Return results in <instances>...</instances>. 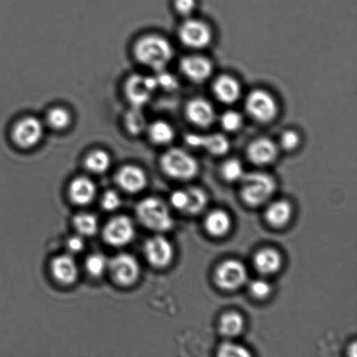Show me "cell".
Masks as SVG:
<instances>
[{
    "mask_svg": "<svg viewBox=\"0 0 357 357\" xmlns=\"http://www.w3.org/2000/svg\"><path fill=\"white\" fill-rule=\"evenodd\" d=\"M132 52L139 64L155 73L165 70L174 55L170 42L157 34L144 35L138 38Z\"/></svg>",
    "mask_w": 357,
    "mask_h": 357,
    "instance_id": "obj_1",
    "label": "cell"
},
{
    "mask_svg": "<svg viewBox=\"0 0 357 357\" xmlns=\"http://www.w3.org/2000/svg\"><path fill=\"white\" fill-rule=\"evenodd\" d=\"M136 215L143 226L155 232H167L174 227L169 208L160 198L143 199L136 206Z\"/></svg>",
    "mask_w": 357,
    "mask_h": 357,
    "instance_id": "obj_2",
    "label": "cell"
},
{
    "mask_svg": "<svg viewBox=\"0 0 357 357\" xmlns=\"http://www.w3.org/2000/svg\"><path fill=\"white\" fill-rule=\"evenodd\" d=\"M241 181V198L250 206L264 204L275 191L274 178L268 174L254 172L244 174Z\"/></svg>",
    "mask_w": 357,
    "mask_h": 357,
    "instance_id": "obj_3",
    "label": "cell"
},
{
    "mask_svg": "<svg viewBox=\"0 0 357 357\" xmlns=\"http://www.w3.org/2000/svg\"><path fill=\"white\" fill-rule=\"evenodd\" d=\"M160 164L164 174L174 180H191L199 171L198 162L195 157L178 148L167 150L160 158Z\"/></svg>",
    "mask_w": 357,
    "mask_h": 357,
    "instance_id": "obj_4",
    "label": "cell"
},
{
    "mask_svg": "<svg viewBox=\"0 0 357 357\" xmlns=\"http://www.w3.org/2000/svg\"><path fill=\"white\" fill-rule=\"evenodd\" d=\"M45 123L35 116H24L13 125L10 136L17 148L31 149L37 146L43 139Z\"/></svg>",
    "mask_w": 357,
    "mask_h": 357,
    "instance_id": "obj_5",
    "label": "cell"
},
{
    "mask_svg": "<svg viewBox=\"0 0 357 357\" xmlns=\"http://www.w3.org/2000/svg\"><path fill=\"white\" fill-rule=\"evenodd\" d=\"M158 89L155 76L135 73L128 77L124 85V93L131 107L142 108L153 99Z\"/></svg>",
    "mask_w": 357,
    "mask_h": 357,
    "instance_id": "obj_6",
    "label": "cell"
},
{
    "mask_svg": "<svg viewBox=\"0 0 357 357\" xmlns=\"http://www.w3.org/2000/svg\"><path fill=\"white\" fill-rule=\"evenodd\" d=\"M247 113L254 121L266 124L278 114V105L271 93L262 89L251 91L245 101Z\"/></svg>",
    "mask_w": 357,
    "mask_h": 357,
    "instance_id": "obj_7",
    "label": "cell"
},
{
    "mask_svg": "<svg viewBox=\"0 0 357 357\" xmlns=\"http://www.w3.org/2000/svg\"><path fill=\"white\" fill-rule=\"evenodd\" d=\"M178 38L188 48L204 49L211 44L213 33L208 24L202 20L188 19L178 30Z\"/></svg>",
    "mask_w": 357,
    "mask_h": 357,
    "instance_id": "obj_8",
    "label": "cell"
},
{
    "mask_svg": "<svg viewBox=\"0 0 357 357\" xmlns=\"http://www.w3.org/2000/svg\"><path fill=\"white\" fill-rule=\"evenodd\" d=\"M108 269L119 285L128 287L135 284L141 275V266L137 259L128 253H121L111 259Z\"/></svg>",
    "mask_w": 357,
    "mask_h": 357,
    "instance_id": "obj_9",
    "label": "cell"
},
{
    "mask_svg": "<svg viewBox=\"0 0 357 357\" xmlns=\"http://www.w3.org/2000/svg\"><path fill=\"white\" fill-rule=\"evenodd\" d=\"M247 279V268L243 262L236 259L224 261L217 267L215 273L217 286L227 291L240 289L246 282Z\"/></svg>",
    "mask_w": 357,
    "mask_h": 357,
    "instance_id": "obj_10",
    "label": "cell"
},
{
    "mask_svg": "<svg viewBox=\"0 0 357 357\" xmlns=\"http://www.w3.org/2000/svg\"><path fill=\"white\" fill-rule=\"evenodd\" d=\"M135 236V224L125 215L114 217L103 229V239L112 247H123L130 243Z\"/></svg>",
    "mask_w": 357,
    "mask_h": 357,
    "instance_id": "obj_11",
    "label": "cell"
},
{
    "mask_svg": "<svg viewBox=\"0 0 357 357\" xmlns=\"http://www.w3.org/2000/svg\"><path fill=\"white\" fill-rule=\"evenodd\" d=\"M144 253L146 261L153 268H163L172 262L174 250L172 243L166 237L155 236L146 241Z\"/></svg>",
    "mask_w": 357,
    "mask_h": 357,
    "instance_id": "obj_12",
    "label": "cell"
},
{
    "mask_svg": "<svg viewBox=\"0 0 357 357\" xmlns=\"http://www.w3.org/2000/svg\"><path fill=\"white\" fill-rule=\"evenodd\" d=\"M180 68L185 78L196 84L206 82L213 73L212 62L199 55H189L181 59Z\"/></svg>",
    "mask_w": 357,
    "mask_h": 357,
    "instance_id": "obj_13",
    "label": "cell"
},
{
    "mask_svg": "<svg viewBox=\"0 0 357 357\" xmlns=\"http://www.w3.org/2000/svg\"><path fill=\"white\" fill-rule=\"evenodd\" d=\"M185 142L192 148L204 149L210 155L215 156L226 155L230 149L229 139L225 135L220 134H188L185 136Z\"/></svg>",
    "mask_w": 357,
    "mask_h": 357,
    "instance_id": "obj_14",
    "label": "cell"
},
{
    "mask_svg": "<svg viewBox=\"0 0 357 357\" xmlns=\"http://www.w3.org/2000/svg\"><path fill=\"white\" fill-rule=\"evenodd\" d=\"M185 113L188 120L196 127L208 128L215 121V108L209 101L202 98H195L189 100Z\"/></svg>",
    "mask_w": 357,
    "mask_h": 357,
    "instance_id": "obj_15",
    "label": "cell"
},
{
    "mask_svg": "<svg viewBox=\"0 0 357 357\" xmlns=\"http://www.w3.org/2000/svg\"><path fill=\"white\" fill-rule=\"evenodd\" d=\"M248 158L255 165L266 166L274 162L278 156V146L272 139L261 137L254 139L248 146Z\"/></svg>",
    "mask_w": 357,
    "mask_h": 357,
    "instance_id": "obj_16",
    "label": "cell"
},
{
    "mask_svg": "<svg viewBox=\"0 0 357 357\" xmlns=\"http://www.w3.org/2000/svg\"><path fill=\"white\" fill-rule=\"evenodd\" d=\"M115 178L119 187L129 194H136L142 191L148 184V176L145 171L135 165L121 167Z\"/></svg>",
    "mask_w": 357,
    "mask_h": 357,
    "instance_id": "obj_17",
    "label": "cell"
},
{
    "mask_svg": "<svg viewBox=\"0 0 357 357\" xmlns=\"http://www.w3.org/2000/svg\"><path fill=\"white\" fill-rule=\"evenodd\" d=\"M51 271L55 280L65 285L73 284L79 276L78 264L70 255H61L52 259Z\"/></svg>",
    "mask_w": 357,
    "mask_h": 357,
    "instance_id": "obj_18",
    "label": "cell"
},
{
    "mask_svg": "<svg viewBox=\"0 0 357 357\" xmlns=\"http://www.w3.org/2000/svg\"><path fill=\"white\" fill-rule=\"evenodd\" d=\"M213 93L223 104L236 103L240 99L241 89L236 79L230 75H220L213 84Z\"/></svg>",
    "mask_w": 357,
    "mask_h": 357,
    "instance_id": "obj_19",
    "label": "cell"
},
{
    "mask_svg": "<svg viewBox=\"0 0 357 357\" xmlns=\"http://www.w3.org/2000/svg\"><path fill=\"white\" fill-rule=\"evenodd\" d=\"M96 185L90 178L79 176L73 178L69 185L70 199L78 206L89 205L96 198Z\"/></svg>",
    "mask_w": 357,
    "mask_h": 357,
    "instance_id": "obj_20",
    "label": "cell"
},
{
    "mask_svg": "<svg viewBox=\"0 0 357 357\" xmlns=\"http://www.w3.org/2000/svg\"><path fill=\"white\" fill-rule=\"evenodd\" d=\"M282 257L273 248H264L258 251L254 257L255 269L264 275L275 274L282 267Z\"/></svg>",
    "mask_w": 357,
    "mask_h": 357,
    "instance_id": "obj_21",
    "label": "cell"
},
{
    "mask_svg": "<svg viewBox=\"0 0 357 357\" xmlns=\"http://www.w3.org/2000/svg\"><path fill=\"white\" fill-rule=\"evenodd\" d=\"M292 213V206L288 202L278 201L268 206L265 212V219L269 225L280 229L289 222Z\"/></svg>",
    "mask_w": 357,
    "mask_h": 357,
    "instance_id": "obj_22",
    "label": "cell"
},
{
    "mask_svg": "<svg viewBox=\"0 0 357 357\" xmlns=\"http://www.w3.org/2000/svg\"><path fill=\"white\" fill-rule=\"evenodd\" d=\"M232 226L231 218L223 210H213L205 220V229L209 234L215 237L226 236Z\"/></svg>",
    "mask_w": 357,
    "mask_h": 357,
    "instance_id": "obj_23",
    "label": "cell"
},
{
    "mask_svg": "<svg viewBox=\"0 0 357 357\" xmlns=\"http://www.w3.org/2000/svg\"><path fill=\"white\" fill-rule=\"evenodd\" d=\"M149 137L153 144L167 146L172 143L176 137V131L172 125L165 121H156L146 128Z\"/></svg>",
    "mask_w": 357,
    "mask_h": 357,
    "instance_id": "obj_24",
    "label": "cell"
},
{
    "mask_svg": "<svg viewBox=\"0 0 357 357\" xmlns=\"http://www.w3.org/2000/svg\"><path fill=\"white\" fill-rule=\"evenodd\" d=\"M112 164L110 153L106 150L96 149L90 151L84 160V165L89 172L101 174L109 170Z\"/></svg>",
    "mask_w": 357,
    "mask_h": 357,
    "instance_id": "obj_25",
    "label": "cell"
},
{
    "mask_svg": "<svg viewBox=\"0 0 357 357\" xmlns=\"http://www.w3.org/2000/svg\"><path fill=\"white\" fill-rule=\"evenodd\" d=\"M72 122L71 112L66 107L59 106L52 107L45 114V123L54 131H65L70 128Z\"/></svg>",
    "mask_w": 357,
    "mask_h": 357,
    "instance_id": "obj_26",
    "label": "cell"
},
{
    "mask_svg": "<svg viewBox=\"0 0 357 357\" xmlns=\"http://www.w3.org/2000/svg\"><path fill=\"white\" fill-rule=\"evenodd\" d=\"M244 327V318L237 312L224 314L219 321V332L225 337H237L243 333Z\"/></svg>",
    "mask_w": 357,
    "mask_h": 357,
    "instance_id": "obj_27",
    "label": "cell"
},
{
    "mask_svg": "<svg viewBox=\"0 0 357 357\" xmlns=\"http://www.w3.org/2000/svg\"><path fill=\"white\" fill-rule=\"evenodd\" d=\"M124 127L129 135L139 136L148 128L144 113L142 108L132 107L124 116Z\"/></svg>",
    "mask_w": 357,
    "mask_h": 357,
    "instance_id": "obj_28",
    "label": "cell"
},
{
    "mask_svg": "<svg viewBox=\"0 0 357 357\" xmlns=\"http://www.w3.org/2000/svg\"><path fill=\"white\" fill-rule=\"evenodd\" d=\"M73 225L80 236H92L99 229L97 217L89 213H80L73 218Z\"/></svg>",
    "mask_w": 357,
    "mask_h": 357,
    "instance_id": "obj_29",
    "label": "cell"
},
{
    "mask_svg": "<svg viewBox=\"0 0 357 357\" xmlns=\"http://www.w3.org/2000/svg\"><path fill=\"white\" fill-rule=\"evenodd\" d=\"M188 204L185 212L189 215H198L205 209L208 205V196L202 189L199 188H189L187 189Z\"/></svg>",
    "mask_w": 357,
    "mask_h": 357,
    "instance_id": "obj_30",
    "label": "cell"
},
{
    "mask_svg": "<svg viewBox=\"0 0 357 357\" xmlns=\"http://www.w3.org/2000/svg\"><path fill=\"white\" fill-rule=\"evenodd\" d=\"M107 258L104 255L96 253L90 255L86 261V268L90 275L100 278L108 269Z\"/></svg>",
    "mask_w": 357,
    "mask_h": 357,
    "instance_id": "obj_31",
    "label": "cell"
},
{
    "mask_svg": "<svg viewBox=\"0 0 357 357\" xmlns=\"http://www.w3.org/2000/svg\"><path fill=\"white\" fill-rule=\"evenodd\" d=\"M220 173L222 177L229 182L241 181L245 174L243 164L237 159L226 160L222 164Z\"/></svg>",
    "mask_w": 357,
    "mask_h": 357,
    "instance_id": "obj_32",
    "label": "cell"
},
{
    "mask_svg": "<svg viewBox=\"0 0 357 357\" xmlns=\"http://www.w3.org/2000/svg\"><path fill=\"white\" fill-rule=\"evenodd\" d=\"M220 122L224 130L234 132L240 130L243 127V118L239 112L229 110L220 116Z\"/></svg>",
    "mask_w": 357,
    "mask_h": 357,
    "instance_id": "obj_33",
    "label": "cell"
},
{
    "mask_svg": "<svg viewBox=\"0 0 357 357\" xmlns=\"http://www.w3.org/2000/svg\"><path fill=\"white\" fill-rule=\"evenodd\" d=\"M218 356L222 357H250V352L247 349L234 342H225L220 346Z\"/></svg>",
    "mask_w": 357,
    "mask_h": 357,
    "instance_id": "obj_34",
    "label": "cell"
},
{
    "mask_svg": "<svg viewBox=\"0 0 357 357\" xmlns=\"http://www.w3.org/2000/svg\"><path fill=\"white\" fill-rule=\"evenodd\" d=\"M301 137L298 132L294 130H286L280 137V145L285 151L291 152L298 148Z\"/></svg>",
    "mask_w": 357,
    "mask_h": 357,
    "instance_id": "obj_35",
    "label": "cell"
},
{
    "mask_svg": "<svg viewBox=\"0 0 357 357\" xmlns=\"http://www.w3.org/2000/svg\"><path fill=\"white\" fill-rule=\"evenodd\" d=\"M271 286L265 280H255L250 283V291L255 298L262 300L267 298L271 293Z\"/></svg>",
    "mask_w": 357,
    "mask_h": 357,
    "instance_id": "obj_36",
    "label": "cell"
},
{
    "mask_svg": "<svg viewBox=\"0 0 357 357\" xmlns=\"http://www.w3.org/2000/svg\"><path fill=\"white\" fill-rule=\"evenodd\" d=\"M121 205V196L114 190H107L101 198V206L107 212L114 211Z\"/></svg>",
    "mask_w": 357,
    "mask_h": 357,
    "instance_id": "obj_37",
    "label": "cell"
},
{
    "mask_svg": "<svg viewBox=\"0 0 357 357\" xmlns=\"http://www.w3.org/2000/svg\"><path fill=\"white\" fill-rule=\"evenodd\" d=\"M155 78L157 86H158V89L159 87H162V89L166 90H173L176 89V79H174V77L169 75V73H166L165 70L156 72V76H155Z\"/></svg>",
    "mask_w": 357,
    "mask_h": 357,
    "instance_id": "obj_38",
    "label": "cell"
},
{
    "mask_svg": "<svg viewBox=\"0 0 357 357\" xmlns=\"http://www.w3.org/2000/svg\"><path fill=\"white\" fill-rule=\"evenodd\" d=\"M174 8L181 16L189 17L194 13L197 1L196 0H174Z\"/></svg>",
    "mask_w": 357,
    "mask_h": 357,
    "instance_id": "obj_39",
    "label": "cell"
},
{
    "mask_svg": "<svg viewBox=\"0 0 357 357\" xmlns=\"http://www.w3.org/2000/svg\"><path fill=\"white\" fill-rule=\"evenodd\" d=\"M171 205L178 211L185 212L188 204L187 190H176L170 196Z\"/></svg>",
    "mask_w": 357,
    "mask_h": 357,
    "instance_id": "obj_40",
    "label": "cell"
},
{
    "mask_svg": "<svg viewBox=\"0 0 357 357\" xmlns=\"http://www.w3.org/2000/svg\"><path fill=\"white\" fill-rule=\"evenodd\" d=\"M85 247V241L83 238L79 236H75L70 237L66 241V248H68L70 253H79L84 250Z\"/></svg>",
    "mask_w": 357,
    "mask_h": 357,
    "instance_id": "obj_41",
    "label": "cell"
}]
</instances>
